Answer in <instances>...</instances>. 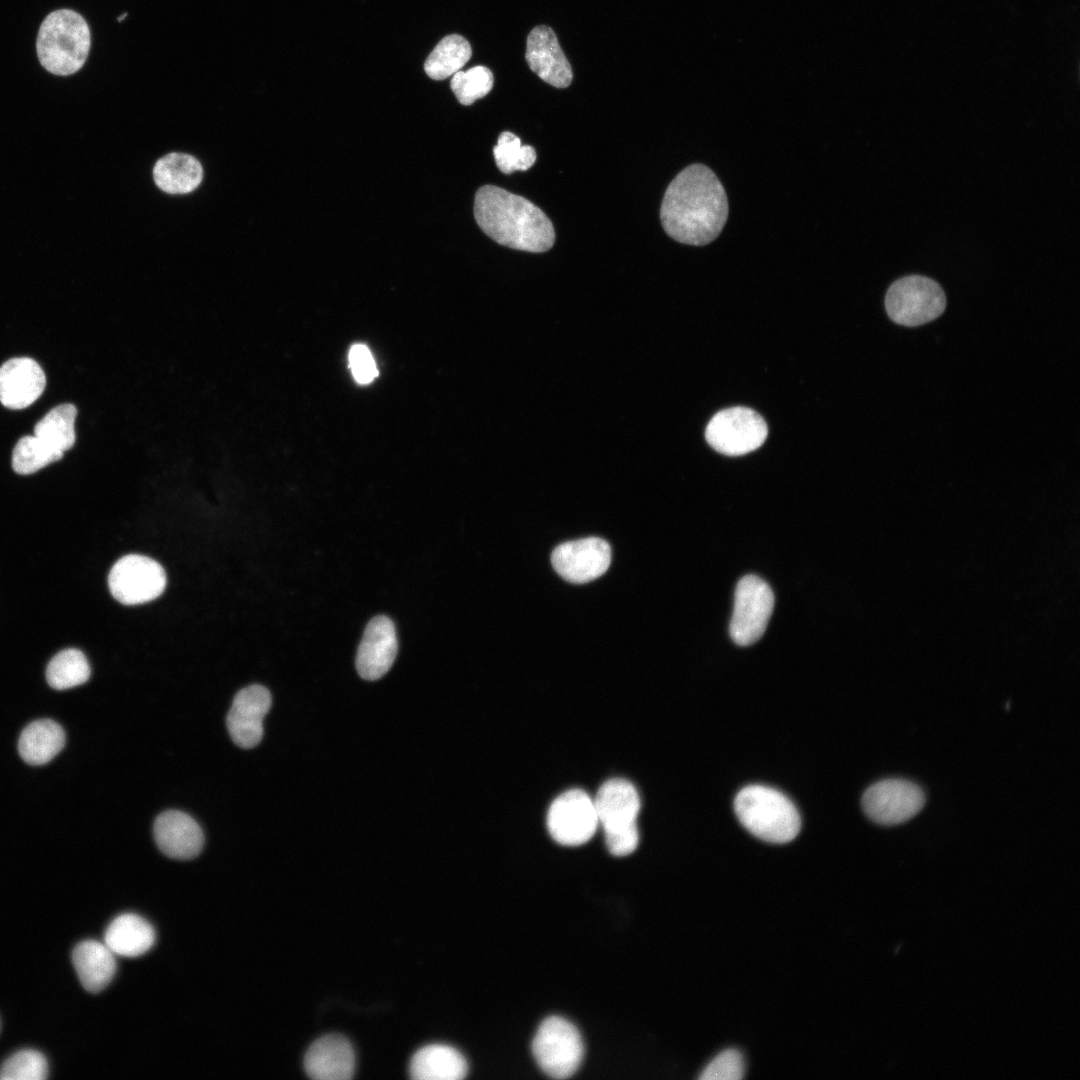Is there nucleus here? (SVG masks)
<instances>
[{
	"label": "nucleus",
	"instance_id": "obj_1",
	"mask_svg": "<svg viewBox=\"0 0 1080 1080\" xmlns=\"http://www.w3.org/2000/svg\"><path fill=\"white\" fill-rule=\"evenodd\" d=\"M728 217L724 187L703 164L684 168L666 189L660 219L665 232L677 242L703 246L722 231Z\"/></svg>",
	"mask_w": 1080,
	"mask_h": 1080
},
{
	"label": "nucleus",
	"instance_id": "obj_2",
	"mask_svg": "<svg viewBox=\"0 0 1080 1080\" xmlns=\"http://www.w3.org/2000/svg\"><path fill=\"white\" fill-rule=\"evenodd\" d=\"M474 216L486 235L513 249L545 252L555 241L553 225L540 208L494 185L476 192Z\"/></svg>",
	"mask_w": 1080,
	"mask_h": 1080
},
{
	"label": "nucleus",
	"instance_id": "obj_3",
	"mask_svg": "<svg viewBox=\"0 0 1080 1080\" xmlns=\"http://www.w3.org/2000/svg\"><path fill=\"white\" fill-rule=\"evenodd\" d=\"M91 31L86 19L71 9L48 14L40 25L36 51L40 64L50 73L68 76L85 64L91 49Z\"/></svg>",
	"mask_w": 1080,
	"mask_h": 1080
},
{
	"label": "nucleus",
	"instance_id": "obj_4",
	"mask_svg": "<svg viewBox=\"0 0 1080 1080\" xmlns=\"http://www.w3.org/2000/svg\"><path fill=\"white\" fill-rule=\"evenodd\" d=\"M734 810L740 823L766 842L787 843L800 831L801 820L795 805L783 793L768 786L749 785L741 789L734 800Z\"/></svg>",
	"mask_w": 1080,
	"mask_h": 1080
},
{
	"label": "nucleus",
	"instance_id": "obj_5",
	"mask_svg": "<svg viewBox=\"0 0 1080 1080\" xmlns=\"http://www.w3.org/2000/svg\"><path fill=\"white\" fill-rule=\"evenodd\" d=\"M532 1053L546 1075L566 1079L580 1067L584 1045L578 1029L570 1021L550 1016L537 1029L532 1041Z\"/></svg>",
	"mask_w": 1080,
	"mask_h": 1080
},
{
	"label": "nucleus",
	"instance_id": "obj_6",
	"mask_svg": "<svg viewBox=\"0 0 1080 1080\" xmlns=\"http://www.w3.org/2000/svg\"><path fill=\"white\" fill-rule=\"evenodd\" d=\"M946 296L933 279L908 275L891 284L885 296V308L896 324L916 327L939 317L945 310Z\"/></svg>",
	"mask_w": 1080,
	"mask_h": 1080
},
{
	"label": "nucleus",
	"instance_id": "obj_7",
	"mask_svg": "<svg viewBox=\"0 0 1080 1080\" xmlns=\"http://www.w3.org/2000/svg\"><path fill=\"white\" fill-rule=\"evenodd\" d=\"M768 434L765 420L747 407H731L709 421L705 437L709 445L728 456L747 454L759 448Z\"/></svg>",
	"mask_w": 1080,
	"mask_h": 1080
},
{
	"label": "nucleus",
	"instance_id": "obj_8",
	"mask_svg": "<svg viewBox=\"0 0 1080 1080\" xmlns=\"http://www.w3.org/2000/svg\"><path fill=\"white\" fill-rule=\"evenodd\" d=\"M774 607L769 585L755 575L743 577L735 590L730 635L741 646L756 642L765 632Z\"/></svg>",
	"mask_w": 1080,
	"mask_h": 1080
},
{
	"label": "nucleus",
	"instance_id": "obj_9",
	"mask_svg": "<svg viewBox=\"0 0 1080 1080\" xmlns=\"http://www.w3.org/2000/svg\"><path fill=\"white\" fill-rule=\"evenodd\" d=\"M113 597L122 604L136 605L151 601L162 594L166 574L155 560L137 554L120 558L108 575Z\"/></svg>",
	"mask_w": 1080,
	"mask_h": 1080
},
{
	"label": "nucleus",
	"instance_id": "obj_10",
	"mask_svg": "<svg viewBox=\"0 0 1080 1080\" xmlns=\"http://www.w3.org/2000/svg\"><path fill=\"white\" fill-rule=\"evenodd\" d=\"M925 793L916 783L889 778L871 785L862 796L865 814L881 825H897L921 811Z\"/></svg>",
	"mask_w": 1080,
	"mask_h": 1080
},
{
	"label": "nucleus",
	"instance_id": "obj_11",
	"mask_svg": "<svg viewBox=\"0 0 1080 1080\" xmlns=\"http://www.w3.org/2000/svg\"><path fill=\"white\" fill-rule=\"evenodd\" d=\"M598 823L593 800L580 789H572L558 796L547 814L550 835L567 846L587 842L594 835Z\"/></svg>",
	"mask_w": 1080,
	"mask_h": 1080
},
{
	"label": "nucleus",
	"instance_id": "obj_12",
	"mask_svg": "<svg viewBox=\"0 0 1080 1080\" xmlns=\"http://www.w3.org/2000/svg\"><path fill=\"white\" fill-rule=\"evenodd\" d=\"M611 561L610 545L598 537L569 541L551 555L556 572L572 583H587L606 572Z\"/></svg>",
	"mask_w": 1080,
	"mask_h": 1080
},
{
	"label": "nucleus",
	"instance_id": "obj_13",
	"mask_svg": "<svg viewBox=\"0 0 1080 1080\" xmlns=\"http://www.w3.org/2000/svg\"><path fill=\"white\" fill-rule=\"evenodd\" d=\"M270 692L261 685L241 689L234 697L227 714V729L233 742L250 749L263 737V720L271 707Z\"/></svg>",
	"mask_w": 1080,
	"mask_h": 1080
},
{
	"label": "nucleus",
	"instance_id": "obj_14",
	"mask_svg": "<svg viewBox=\"0 0 1080 1080\" xmlns=\"http://www.w3.org/2000/svg\"><path fill=\"white\" fill-rule=\"evenodd\" d=\"M396 629L387 616H376L366 626L356 655V668L366 680H377L388 672L396 658Z\"/></svg>",
	"mask_w": 1080,
	"mask_h": 1080
},
{
	"label": "nucleus",
	"instance_id": "obj_15",
	"mask_svg": "<svg viewBox=\"0 0 1080 1080\" xmlns=\"http://www.w3.org/2000/svg\"><path fill=\"white\" fill-rule=\"evenodd\" d=\"M526 61L542 80L556 88L571 84L573 74L554 31L545 25L536 26L527 37Z\"/></svg>",
	"mask_w": 1080,
	"mask_h": 1080
},
{
	"label": "nucleus",
	"instance_id": "obj_16",
	"mask_svg": "<svg viewBox=\"0 0 1080 1080\" xmlns=\"http://www.w3.org/2000/svg\"><path fill=\"white\" fill-rule=\"evenodd\" d=\"M154 838L158 848L168 857L188 860L202 850L204 835L198 823L178 810L161 813L154 822Z\"/></svg>",
	"mask_w": 1080,
	"mask_h": 1080
},
{
	"label": "nucleus",
	"instance_id": "obj_17",
	"mask_svg": "<svg viewBox=\"0 0 1080 1080\" xmlns=\"http://www.w3.org/2000/svg\"><path fill=\"white\" fill-rule=\"evenodd\" d=\"M45 385L42 368L31 358H12L0 367V402L7 408L28 407L40 397Z\"/></svg>",
	"mask_w": 1080,
	"mask_h": 1080
},
{
	"label": "nucleus",
	"instance_id": "obj_18",
	"mask_svg": "<svg viewBox=\"0 0 1080 1080\" xmlns=\"http://www.w3.org/2000/svg\"><path fill=\"white\" fill-rule=\"evenodd\" d=\"M304 1068L317 1080H347L353 1076L355 1054L350 1042L337 1034L325 1035L309 1047Z\"/></svg>",
	"mask_w": 1080,
	"mask_h": 1080
},
{
	"label": "nucleus",
	"instance_id": "obj_19",
	"mask_svg": "<svg viewBox=\"0 0 1080 1080\" xmlns=\"http://www.w3.org/2000/svg\"><path fill=\"white\" fill-rule=\"evenodd\" d=\"M598 821L604 831L628 828L636 825L640 810L637 790L629 781L614 778L599 788L593 800Z\"/></svg>",
	"mask_w": 1080,
	"mask_h": 1080
},
{
	"label": "nucleus",
	"instance_id": "obj_20",
	"mask_svg": "<svg viewBox=\"0 0 1080 1080\" xmlns=\"http://www.w3.org/2000/svg\"><path fill=\"white\" fill-rule=\"evenodd\" d=\"M467 1072L465 1057L457 1049L443 1044L422 1047L409 1065L410 1076L416 1080H459Z\"/></svg>",
	"mask_w": 1080,
	"mask_h": 1080
},
{
	"label": "nucleus",
	"instance_id": "obj_21",
	"mask_svg": "<svg viewBox=\"0 0 1080 1080\" xmlns=\"http://www.w3.org/2000/svg\"><path fill=\"white\" fill-rule=\"evenodd\" d=\"M72 962L82 986L92 993L103 990L116 972L115 954L104 942H80L72 952Z\"/></svg>",
	"mask_w": 1080,
	"mask_h": 1080
},
{
	"label": "nucleus",
	"instance_id": "obj_22",
	"mask_svg": "<svg viewBox=\"0 0 1080 1080\" xmlns=\"http://www.w3.org/2000/svg\"><path fill=\"white\" fill-rule=\"evenodd\" d=\"M155 942L152 925L139 915L126 913L117 916L108 925L104 943L115 954L137 957L146 953Z\"/></svg>",
	"mask_w": 1080,
	"mask_h": 1080
},
{
	"label": "nucleus",
	"instance_id": "obj_23",
	"mask_svg": "<svg viewBox=\"0 0 1080 1080\" xmlns=\"http://www.w3.org/2000/svg\"><path fill=\"white\" fill-rule=\"evenodd\" d=\"M65 733L53 720L41 719L28 724L20 734L18 751L31 765H43L52 760L64 747Z\"/></svg>",
	"mask_w": 1080,
	"mask_h": 1080
},
{
	"label": "nucleus",
	"instance_id": "obj_24",
	"mask_svg": "<svg viewBox=\"0 0 1080 1080\" xmlns=\"http://www.w3.org/2000/svg\"><path fill=\"white\" fill-rule=\"evenodd\" d=\"M153 175L156 184L163 191L172 194L188 193L200 184L202 168L190 155L171 153L158 160Z\"/></svg>",
	"mask_w": 1080,
	"mask_h": 1080
},
{
	"label": "nucleus",
	"instance_id": "obj_25",
	"mask_svg": "<svg viewBox=\"0 0 1080 1080\" xmlns=\"http://www.w3.org/2000/svg\"><path fill=\"white\" fill-rule=\"evenodd\" d=\"M471 55L469 42L458 34H451L436 45L426 59L424 69L430 78L444 80L460 71Z\"/></svg>",
	"mask_w": 1080,
	"mask_h": 1080
},
{
	"label": "nucleus",
	"instance_id": "obj_26",
	"mask_svg": "<svg viewBox=\"0 0 1080 1080\" xmlns=\"http://www.w3.org/2000/svg\"><path fill=\"white\" fill-rule=\"evenodd\" d=\"M77 409L65 403L52 408L34 427V435L49 446L65 452L75 443Z\"/></svg>",
	"mask_w": 1080,
	"mask_h": 1080
},
{
	"label": "nucleus",
	"instance_id": "obj_27",
	"mask_svg": "<svg viewBox=\"0 0 1080 1080\" xmlns=\"http://www.w3.org/2000/svg\"><path fill=\"white\" fill-rule=\"evenodd\" d=\"M90 677V666L85 655L77 649H65L57 653L46 669L48 684L64 690L85 683Z\"/></svg>",
	"mask_w": 1080,
	"mask_h": 1080
},
{
	"label": "nucleus",
	"instance_id": "obj_28",
	"mask_svg": "<svg viewBox=\"0 0 1080 1080\" xmlns=\"http://www.w3.org/2000/svg\"><path fill=\"white\" fill-rule=\"evenodd\" d=\"M63 453L35 435L25 436L17 442L13 450L12 467L18 474H31L60 460Z\"/></svg>",
	"mask_w": 1080,
	"mask_h": 1080
},
{
	"label": "nucleus",
	"instance_id": "obj_29",
	"mask_svg": "<svg viewBox=\"0 0 1080 1080\" xmlns=\"http://www.w3.org/2000/svg\"><path fill=\"white\" fill-rule=\"evenodd\" d=\"M493 154L497 167L504 174L526 171L536 161L535 149L522 145L515 134L507 131L500 134Z\"/></svg>",
	"mask_w": 1080,
	"mask_h": 1080
},
{
	"label": "nucleus",
	"instance_id": "obj_30",
	"mask_svg": "<svg viewBox=\"0 0 1080 1080\" xmlns=\"http://www.w3.org/2000/svg\"><path fill=\"white\" fill-rule=\"evenodd\" d=\"M493 82V74L487 67L475 66L456 72L450 85L458 101L463 105H470L486 96L492 89Z\"/></svg>",
	"mask_w": 1080,
	"mask_h": 1080
},
{
	"label": "nucleus",
	"instance_id": "obj_31",
	"mask_svg": "<svg viewBox=\"0 0 1080 1080\" xmlns=\"http://www.w3.org/2000/svg\"><path fill=\"white\" fill-rule=\"evenodd\" d=\"M47 1075L46 1058L40 1052L30 1049L16 1052L0 1068L1 1080H43Z\"/></svg>",
	"mask_w": 1080,
	"mask_h": 1080
},
{
	"label": "nucleus",
	"instance_id": "obj_32",
	"mask_svg": "<svg viewBox=\"0 0 1080 1080\" xmlns=\"http://www.w3.org/2000/svg\"><path fill=\"white\" fill-rule=\"evenodd\" d=\"M745 1063L741 1052L730 1048L719 1053L703 1069L701 1080H739L744 1077Z\"/></svg>",
	"mask_w": 1080,
	"mask_h": 1080
},
{
	"label": "nucleus",
	"instance_id": "obj_33",
	"mask_svg": "<svg viewBox=\"0 0 1080 1080\" xmlns=\"http://www.w3.org/2000/svg\"><path fill=\"white\" fill-rule=\"evenodd\" d=\"M349 365L358 383L368 384L377 376L375 361L369 349L363 344L352 346L349 352Z\"/></svg>",
	"mask_w": 1080,
	"mask_h": 1080
},
{
	"label": "nucleus",
	"instance_id": "obj_34",
	"mask_svg": "<svg viewBox=\"0 0 1080 1080\" xmlns=\"http://www.w3.org/2000/svg\"><path fill=\"white\" fill-rule=\"evenodd\" d=\"M604 836L607 848L614 856H626L632 853L637 848L639 842L637 825L623 829L604 831Z\"/></svg>",
	"mask_w": 1080,
	"mask_h": 1080
}]
</instances>
